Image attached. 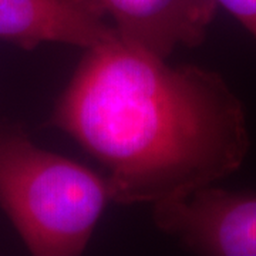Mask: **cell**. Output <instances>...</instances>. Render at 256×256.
Segmentation results:
<instances>
[{"label":"cell","instance_id":"6","mask_svg":"<svg viewBox=\"0 0 256 256\" xmlns=\"http://www.w3.org/2000/svg\"><path fill=\"white\" fill-rule=\"evenodd\" d=\"M256 40V0H215Z\"/></svg>","mask_w":256,"mask_h":256},{"label":"cell","instance_id":"1","mask_svg":"<svg viewBox=\"0 0 256 256\" xmlns=\"http://www.w3.org/2000/svg\"><path fill=\"white\" fill-rule=\"evenodd\" d=\"M50 126L106 168L121 205L152 206L215 185L250 148L244 104L220 74L170 66L121 40L87 50Z\"/></svg>","mask_w":256,"mask_h":256},{"label":"cell","instance_id":"5","mask_svg":"<svg viewBox=\"0 0 256 256\" xmlns=\"http://www.w3.org/2000/svg\"><path fill=\"white\" fill-rule=\"evenodd\" d=\"M94 0H0V38L32 50L53 42L90 50L118 42Z\"/></svg>","mask_w":256,"mask_h":256},{"label":"cell","instance_id":"4","mask_svg":"<svg viewBox=\"0 0 256 256\" xmlns=\"http://www.w3.org/2000/svg\"><path fill=\"white\" fill-rule=\"evenodd\" d=\"M120 40L166 60L178 47L204 43L216 14L215 0H94Z\"/></svg>","mask_w":256,"mask_h":256},{"label":"cell","instance_id":"2","mask_svg":"<svg viewBox=\"0 0 256 256\" xmlns=\"http://www.w3.org/2000/svg\"><path fill=\"white\" fill-rule=\"evenodd\" d=\"M110 201L107 178L0 131V206L32 255L82 254Z\"/></svg>","mask_w":256,"mask_h":256},{"label":"cell","instance_id":"3","mask_svg":"<svg viewBox=\"0 0 256 256\" xmlns=\"http://www.w3.org/2000/svg\"><path fill=\"white\" fill-rule=\"evenodd\" d=\"M152 220L194 254L256 256V194L208 185L152 205Z\"/></svg>","mask_w":256,"mask_h":256}]
</instances>
